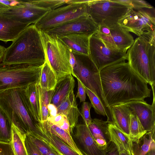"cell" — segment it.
Masks as SVG:
<instances>
[{"label":"cell","instance_id":"cell-32","mask_svg":"<svg viewBox=\"0 0 155 155\" xmlns=\"http://www.w3.org/2000/svg\"><path fill=\"white\" fill-rule=\"evenodd\" d=\"M39 7L50 11L65 5L72 4V0H30Z\"/></svg>","mask_w":155,"mask_h":155},{"label":"cell","instance_id":"cell-19","mask_svg":"<svg viewBox=\"0 0 155 155\" xmlns=\"http://www.w3.org/2000/svg\"><path fill=\"white\" fill-rule=\"evenodd\" d=\"M57 108L58 114L63 115L67 119L72 135L74 129L77 124L80 113L74 91L69 94Z\"/></svg>","mask_w":155,"mask_h":155},{"label":"cell","instance_id":"cell-14","mask_svg":"<svg viewBox=\"0 0 155 155\" xmlns=\"http://www.w3.org/2000/svg\"><path fill=\"white\" fill-rule=\"evenodd\" d=\"M98 26L87 14L44 32L55 37L71 34L92 35L97 32Z\"/></svg>","mask_w":155,"mask_h":155},{"label":"cell","instance_id":"cell-44","mask_svg":"<svg viewBox=\"0 0 155 155\" xmlns=\"http://www.w3.org/2000/svg\"><path fill=\"white\" fill-rule=\"evenodd\" d=\"M149 155H155V142L154 139H153L150 146Z\"/></svg>","mask_w":155,"mask_h":155},{"label":"cell","instance_id":"cell-8","mask_svg":"<svg viewBox=\"0 0 155 155\" xmlns=\"http://www.w3.org/2000/svg\"><path fill=\"white\" fill-rule=\"evenodd\" d=\"M117 24L138 37H155V9L149 7L133 6Z\"/></svg>","mask_w":155,"mask_h":155},{"label":"cell","instance_id":"cell-29","mask_svg":"<svg viewBox=\"0 0 155 155\" xmlns=\"http://www.w3.org/2000/svg\"><path fill=\"white\" fill-rule=\"evenodd\" d=\"M25 135L21 134L12 124L11 143L15 155H28L24 143Z\"/></svg>","mask_w":155,"mask_h":155},{"label":"cell","instance_id":"cell-17","mask_svg":"<svg viewBox=\"0 0 155 155\" xmlns=\"http://www.w3.org/2000/svg\"><path fill=\"white\" fill-rule=\"evenodd\" d=\"M91 36L83 34H71L55 37L71 51L89 55V40Z\"/></svg>","mask_w":155,"mask_h":155},{"label":"cell","instance_id":"cell-38","mask_svg":"<svg viewBox=\"0 0 155 155\" xmlns=\"http://www.w3.org/2000/svg\"><path fill=\"white\" fill-rule=\"evenodd\" d=\"M24 143L28 155H43L31 141L28 134L25 136Z\"/></svg>","mask_w":155,"mask_h":155},{"label":"cell","instance_id":"cell-16","mask_svg":"<svg viewBox=\"0 0 155 155\" xmlns=\"http://www.w3.org/2000/svg\"><path fill=\"white\" fill-rule=\"evenodd\" d=\"M73 139L78 149L83 155H104L105 150L101 149L93 139L88 126L77 124Z\"/></svg>","mask_w":155,"mask_h":155},{"label":"cell","instance_id":"cell-20","mask_svg":"<svg viewBox=\"0 0 155 155\" xmlns=\"http://www.w3.org/2000/svg\"><path fill=\"white\" fill-rule=\"evenodd\" d=\"M109 123L95 118L87 126L95 142L101 149L105 150L111 141L108 124Z\"/></svg>","mask_w":155,"mask_h":155},{"label":"cell","instance_id":"cell-45","mask_svg":"<svg viewBox=\"0 0 155 155\" xmlns=\"http://www.w3.org/2000/svg\"><path fill=\"white\" fill-rule=\"evenodd\" d=\"M6 48L0 45V62H1Z\"/></svg>","mask_w":155,"mask_h":155},{"label":"cell","instance_id":"cell-12","mask_svg":"<svg viewBox=\"0 0 155 155\" xmlns=\"http://www.w3.org/2000/svg\"><path fill=\"white\" fill-rule=\"evenodd\" d=\"M126 53L112 49L94 34L89 40V56L100 71L104 67L126 58Z\"/></svg>","mask_w":155,"mask_h":155},{"label":"cell","instance_id":"cell-26","mask_svg":"<svg viewBox=\"0 0 155 155\" xmlns=\"http://www.w3.org/2000/svg\"><path fill=\"white\" fill-rule=\"evenodd\" d=\"M57 82L56 76L50 66L45 61L42 66L38 84L47 91L54 90Z\"/></svg>","mask_w":155,"mask_h":155},{"label":"cell","instance_id":"cell-22","mask_svg":"<svg viewBox=\"0 0 155 155\" xmlns=\"http://www.w3.org/2000/svg\"><path fill=\"white\" fill-rule=\"evenodd\" d=\"M37 83H32L25 88L24 98L27 106L35 120L40 123V104Z\"/></svg>","mask_w":155,"mask_h":155},{"label":"cell","instance_id":"cell-13","mask_svg":"<svg viewBox=\"0 0 155 155\" xmlns=\"http://www.w3.org/2000/svg\"><path fill=\"white\" fill-rule=\"evenodd\" d=\"M50 10L36 6L28 0H20L18 5L1 13L21 23L35 24Z\"/></svg>","mask_w":155,"mask_h":155},{"label":"cell","instance_id":"cell-1","mask_svg":"<svg viewBox=\"0 0 155 155\" xmlns=\"http://www.w3.org/2000/svg\"><path fill=\"white\" fill-rule=\"evenodd\" d=\"M126 58L99 71L103 94L109 107L136 101H144L150 96L147 82L131 68Z\"/></svg>","mask_w":155,"mask_h":155},{"label":"cell","instance_id":"cell-18","mask_svg":"<svg viewBox=\"0 0 155 155\" xmlns=\"http://www.w3.org/2000/svg\"><path fill=\"white\" fill-rule=\"evenodd\" d=\"M29 26L0 13V40L7 42L13 41Z\"/></svg>","mask_w":155,"mask_h":155},{"label":"cell","instance_id":"cell-40","mask_svg":"<svg viewBox=\"0 0 155 155\" xmlns=\"http://www.w3.org/2000/svg\"><path fill=\"white\" fill-rule=\"evenodd\" d=\"M78 81V91L76 96V98H78L80 102H85L86 99V93L84 86L81 81L78 78H77Z\"/></svg>","mask_w":155,"mask_h":155},{"label":"cell","instance_id":"cell-6","mask_svg":"<svg viewBox=\"0 0 155 155\" xmlns=\"http://www.w3.org/2000/svg\"><path fill=\"white\" fill-rule=\"evenodd\" d=\"M39 33L45 61L55 74L57 81L71 74L69 49L56 38L43 31L39 30Z\"/></svg>","mask_w":155,"mask_h":155},{"label":"cell","instance_id":"cell-7","mask_svg":"<svg viewBox=\"0 0 155 155\" xmlns=\"http://www.w3.org/2000/svg\"><path fill=\"white\" fill-rule=\"evenodd\" d=\"M42 65L6 64L0 62V92L25 88L31 83H38Z\"/></svg>","mask_w":155,"mask_h":155},{"label":"cell","instance_id":"cell-27","mask_svg":"<svg viewBox=\"0 0 155 155\" xmlns=\"http://www.w3.org/2000/svg\"><path fill=\"white\" fill-rule=\"evenodd\" d=\"M38 123L81 155H83L77 147L72 136L65 130L47 121L44 124Z\"/></svg>","mask_w":155,"mask_h":155},{"label":"cell","instance_id":"cell-33","mask_svg":"<svg viewBox=\"0 0 155 155\" xmlns=\"http://www.w3.org/2000/svg\"><path fill=\"white\" fill-rule=\"evenodd\" d=\"M28 134L31 141L43 155H47L51 152L56 151L49 144L43 139L32 134Z\"/></svg>","mask_w":155,"mask_h":155},{"label":"cell","instance_id":"cell-37","mask_svg":"<svg viewBox=\"0 0 155 155\" xmlns=\"http://www.w3.org/2000/svg\"><path fill=\"white\" fill-rule=\"evenodd\" d=\"M92 106L88 102H84L81 106V115L83 118L84 124L88 126L91 122L92 119L90 115V109Z\"/></svg>","mask_w":155,"mask_h":155},{"label":"cell","instance_id":"cell-21","mask_svg":"<svg viewBox=\"0 0 155 155\" xmlns=\"http://www.w3.org/2000/svg\"><path fill=\"white\" fill-rule=\"evenodd\" d=\"M114 124L122 132L130 137L131 112L125 104L110 107Z\"/></svg>","mask_w":155,"mask_h":155},{"label":"cell","instance_id":"cell-30","mask_svg":"<svg viewBox=\"0 0 155 155\" xmlns=\"http://www.w3.org/2000/svg\"><path fill=\"white\" fill-rule=\"evenodd\" d=\"M12 123L0 107V141L10 143L12 135Z\"/></svg>","mask_w":155,"mask_h":155},{"label":"cell","instance_id":"cell-48","mask_svg":"<svg viewBox=\"0 0 155 155\" xmlns=\"http://www.w3.org/2000/svg\"><path fill=\"white\" fill-rule=\"evenodd\" d=\"M120 155H130L127 152H122L119 153Z\"/></svg>","mask_w":155,"mask_h":155},{"label":"cell","instance_id":"cell-9","mask_svg":"<svg viewBox=\"0 0 155 155\" xmlns=\"http://www.w3.org/2000/svg\"><path fill=\"white\" fill-rule=\"evenodd\" d=\"M132 6L115 0H91L86 4V14L98 27H110L117 24Z\"/></svg>","mask_w":155,"mask_h":155},{"label":"cell","instance_id":"cell-2","mask_svg":"<svg viewBox=\"0 0 155 155\" xmlns=\"http://www.w3.org/2000/svg\"><path fill=\"white\" fill-rule=\"evenodd\" d=\"M45 61L39 30L34 24H31L6 48L1 62L6 64L41 66Z\"/></svg>","mask_w":155,"mask_h":155},{"label":"cell","instance_id":"cell-25","mask_svg":"<svg viewBox=\"0 0 155 155\" xmlns=\"http://www.w3.org/2000/svg\"><path fill=\"white\" fill-rule=\"evenodd\" d=\"M38 126L42 132L41 138L47 142L60 155H81L39 124Z\"/></svg>","mask_w":155,"mask_h":155},{"label":"cell","instance_id":"cell-31","mask_svg":"<svg viewBox=\"0 0 155 155\" xmlns=\"http://www.w3.org/2000/svg\"><path fill=\"white\" fill-rule=\"evenodd\" d=\"M131 112L130 137L132 141H134L140 139L147 132L143 128L136 115Z\"/></svg>","mask_w":155,"mask_h":155},{"label":"cell","instance_id":"cell-34","mask_svg":"<svg viewBox=\"0 0 155 155\" xmlns=\"http://www.w3.org/2000/svg\"><path fill=\"white\" fill-rule=\"evenodd\" d=\"M47 121L63 129L72 135L68 120L64 115L57 114L55 117L49 116Z\"/></svg>","mask_w":155,"mask_h":155},{"label":"cell","instance_id":"cell-28","mask_svg":"<svg viewBox=\"0 0 155 155\" xmlns=\"http://www.w3.org/2000/svg\"><path fill=\"white\" fill-rule=\"evenodd\" d=\"M154 138L155 134L148 132L139 139L132 141V155H149L151 143Z\"/></svg>","mask_w":155,"mask_h":155},{"label":"cell","instance_id":"cell-47","mask_svg":"<svg viewBox=\"0 0 155 155\" xmlns=\"http://www.w3.org/2000/svg\"><path fill=\"white\" fill-rule=\"evenodd\" d=\"M47 155H60L56 151H53L50 152Z\"/></svg>","mask_w":155,"mask_h":155},{"label":"cell","instance_id":"cell-43","mask_svg":"<svg viewBox=\"0 0 155 155\" xmlns=\"http://www.w3.org/2000/svg\"><path fill=\"white\" fill-rule=\"evenodd\" d=\"M48 116L55 117L58 114L57 108L54 104L50 103L48 106Z\"/></svg>","mask_w":155,"mask_h":155},{"label":"cell","instance_id":"cell-4","mask_svg":"<svg viewBox=\"0 0 155 155\" xmlns=\"http://www.w3.org/2000/svg\"><path fill=\"white\" fill-rule=\"evenodd\" d=\"M155 38L138 37L126 53L132 69L151 86L155 84Z\"/></svg>","mask_w":155,"mask_h":155},{"label":"cell","instance_id":"cell-35","mask_svg":"<svg viewBox=\"0 0 155 155\" xmlns=\"http://www.w3.org/2000/svg\"><path fill=\"white\" fill-rule=\"evenodd\" d=\"M85 88L86 94L89 97L95 112L98 114L107 116L105 108L98 97L90 90L85 87Z\"/></svg>","mask_w":155,"mask_h":155},{"label":"cell","instance_id":"cell-15","mask_svg":"<svg viewBox=\"0 0 155 155\" xmlns=\"http://www.w3.org/2000/svg\"><path fill=\"white\" fill-rule=\"evenodd\" d=\"M151 86L153 95V101L151 105L145 101H134L125 104L137 116L143 129L147 132H150L155 134V85Z\"/></svg>","mask_w":155,"mask_h":155},{"label":"cell","instance_id":"cell-23","mask_svg":"<svg viewBox=\"0 0 155 155\" xmlns=\"http://www.w3.org/2000/svg\"><path fill=\"white\" fill-rule=\"evenodd\" d=\"M74 80L71 74L58 81L51 103L57 107L69 94L74 91Z\"/></svg>","mask_w":155,"mask_h":155},{"label":"cell","instance_id":"cell-11","mask_svg":"<svg viewBox=\"0 0 155 155\" xmlns=\"http://www.w3.org/2000/svg\"><path fill=\"white\" fill-rule=\"evenodd\" d=\"M95 34L108 47L125 53H127L134 40L130 32L118 24L110 27L99 26Z\"/></svg>","mask_w":155,"mask_h":155},{"label":"cell","instance_id":"cell-36","mask_svg":"<svg viewBox=\"0 0 155 155\" xmlns=\"http://www.w3.org/2000/svg\"><path fill=\"white\" fill-rule=\"evenodd\" d=\"M39 101L48 106L51 103L54 91H47L41 88L37 84Z\"/></svg>","mask_w":155,"mask_h":155},{"label":"cell","instance_id":"cell-42","mask_svg":"<svg viewBox=\"0 0 155 155\" xmlns=\"http://www.w3.org/2000/svg\"><path fill=\"white\" fill-rule=\"evenodd\" d=\"M104 155H120L116 146L111 141L108 144L105 150Z\"/></svg>","mask_w":155,"mask_h":155},{"label":"cell","instance_id":"cell-10","mask_svg":"<svg viewBox=\"0 0 155 155\" xmlns=\"http://www.w3.org/2000/svg\"><path fill=\"white\" fill-rule=\"evenodd\" d=\"M86 14V4H68L49 11L34 25L45 31Z\"/></svg>","mask_w":155,"mask_h":155},{"label":"cell","instance_id":"cell-24","mask_svg":"<svg viewBox=\"0 0 155 155\" xmlns=\"http://www.w3.org/2000/svg\"><path fill=\"white\" fill-rule=\"evenodd\" d=\"M109 130L111 141L116 146L119 153L127 152L132 155V141L114 124L109 123Z\"/></svg>","mask_w":155,"mask_h":155},{"label":"cell","instance_id":"cell-46","mask_svg":"<svg viewBox=\"0 0 155 155\" xmlns=\"http://www.w3.org/2000/svg\"><path fill=\"white\" fill-rule=\"evenodd\" d=\"M9 8V7L0 2V13Z\"/></svg>","mask_w":155,"mask_h":155},{"label":"cell","instance_id":"cell-41","mask_svg":"<svg viewBox=\"0 0 155 155\" xmlns=\"http://www.w3.org/2000/svg\"><path fill=\"white\" fill-rule=\"evenodd\" d=\"M40 122L44 124L47 121L48 117V106L39 101Z\"/></svg>","mask_w":155,"mask_h":155},{"label":"cell","instance_id":"cell-39","mask_svg":"<svg viewBox=\"0 0 155 155\" xmlns=\"http://www.w3.org/2000/svg\"><path fill=\"white\" fill-rule=\"evenodd\" d=\"M0 155H15L11 142L0 141Z\"/></svg>","mask_w":155,"mask_h":155},{"label":"cell","instance_id":"cell-5","mask_svg":"<svg viewBox=\"0 0 155 155\" xmlns=\"http://www.w3.org/2000/svg\"><path fill=\"white\" fill-rule=\"evenodd\" d=\"M72 52L76 61L75 65L71 72L72 75L79 79L85 87L98 97L106 111L107 121L113 124L110 108L107 105L103 93L99 71L89 55Z\"/></svg>","mask_w":155,"mask_h":155},{"label":"cell","instance_id":"cell-3","mask_svg":"<svg viewBox=\"0 0 155 155\" xmlns=\"http://www.w3.org/2000/svg\"><path fill=\"white\" fill-rule=\"evenodd\" d=\"M25 88H12L0 92V107L21 134H32L40 138L41 132L38 123L33 118L25 102Z\"/></svg>","mask_w":155,"mask_h":155}]
</instances>
